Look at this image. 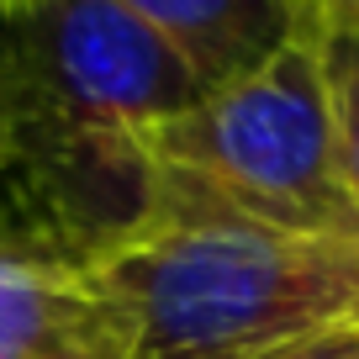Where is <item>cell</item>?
<instances>
[{
    "label": "cell",
    "mask_w": 359,
    "mask_h": 359,
    "mask_svg": "<svg viewBox=\"0 0 359 359\" xmlns=\"http://www.w3.org/2000/svg\"><path fill=\"white\" fill-rule=\"evenodd\" d=\"M90 280L127 359H259L312 327L359 317V238L291 233L154 180V212Z\"/></svg>",
    "instance_id": "1"
},
{
    "label": "cell",
    "mask_w": 359,
    "mask_h": 359,
    "mask_svg": "<svg viewBox=\"0 0 359 359\" xmlns=\"http://www.w3.org/2000/svg\"><path fill=\"white\" fill-rule=\"evenodd\" d=\"M154 180L222 201L291 233L359 238V212L338 175L333 111L317 64V22L233 85L148 133Z\"/></svg>",
    "instance_id": "2"
},
{
    "label": "cell",
    "mask_w": 359,
    "mask_h": 359,
    "mask_svg": "<svg viewBox=\"0 0 359 359\" xmlns=\"http://www.w3.org/2000/svg\"><path fill=\"white\" fill-rule=\"evenodd\" d=\"M137 11L206 90L233 85L317 22L312 0H122Z\"/></svg>",
    "instance_id": "3"
},
{
    "label": "cell",
    "mask_w": 359,
    "mask_h": 359,
    "mask_svg": "<svg viewBox=\"0 0 359 359\" xmlns=\"http://www.w3.org/2000/svg\"><path fill=\"white\" fill-rule=\"evenodd\" d=\"M111 327L116 312L85 264L0 243V359H43Z\"/></svg>",
    "instance_id": "4"
},
{
    "label": "cell",
    "mask_w": 359,
    "mask_h": 359,
    "mask_svg": "<svg viewBox=\"0 0 359 359\" xmlns=\"http://www.w3.org/2000/svg\"><path fill=\"white\" fill-rule=\"evenodd\" d=\"M317 64H323L327 111H333L338 175L359 212V11L317 16Z\"/></svg>",
    "instance_id": "5"
},
{
    "label": "cell",
    "mask_w": 359,
    "mask_h": 359,
    "mask_svg": "<svg viewBox=\"0 0 359 359\" xmlns=\"http://www.w3.org/2000/svg\"><path fill=\"white\" fill-rule=\"evenodd\" d=\"M259 359H359V317H344V323L312 327V333L291 338V344L269 348Z\"/></svg>",
    "instance_id": "6"
},
{
    "label": "cell",
    "mask_w": 359,
    "mask_h": 359,
    "mask_svg": "<svg viewBox=\"0 0 359 359\" xmlns=\"http://www.w3.org/2000/svg\"><path fill=\"white\" fill-rule=\"evenodd\" d=\"M11 169H16V106H11V79H6V64H0V222H6Z\"/></svg>",
    "instance_id": "7"
},
{
    "label": "cell",
    "mask_w": 359,
    "mask_h": 359,
    "mask_svg": "<svg viewBox=\"0 0 359 359\" xmlns=\"http://www.w3.org/2000/svg\"><path fill=\"white\" fill-rule=\"evenodd\" d=\"M43 359H127V344H122V327L111 333H95V338H79V344H64Z\"/></svg>",
    "instance_id": "8"
},
{
    "label": "cell",
    "mask_w": 359,
    "mask_h": 359,
    "mask_svg": "<svg viewBox=\"0 0 359 359\" xmlns=\"http://www.w3.org/2000/svg\"><path fill=\"white\" fill-rule=\"evenodd\" d=\"M317 16H333V11H359V0H312Z\"/></svg>",
    "instance_id": "9"
}]
</instances>
